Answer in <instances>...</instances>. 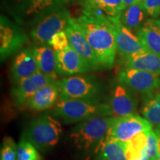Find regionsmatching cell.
Segmentation results:
<instances>
[{"instance_id": "1", "label": "cell", "mask_w": 160, "mask_h": 160, "mask_svg": "<svg viewBox=\"0 0 160 160\" xmlns=\"http://www.w3.org/2000/svg\"><path fill=\"white\" fill-rule=\"evenodd\" d=\"M76 21L85 33L102 68H111L115 62L117 42L111 20L84 8Z\"/></svg>"}, {"instance_id": "2", "label": "cell", "mask_w": 160, "mask_h": 160, "mask_svg": "<svg viewBox=\"0 0 160 160\" xmlns=\"http://www.w3.org/2000/svg\"><path fill=\"white\" fill-rule=\"evenodd\" d=\"M53 114L66 124H72L97 117H112L113 112L108 103H92L59 97Z\"/></svg>"}, {"instance_id": "3", "label": "cell", "mask_w": 160, "mask_h": 160, "mask_svg": "<svg viewBox=\"0 0 160 160\" xmlns=\"http://www.w3.org/2000/svg\"><path fill=\"white\" fill-rule=\"evenodd\" d=\"M64 99H76L92 103H100L105 91V85L93 75H77L60 81Z\"/></svg>"}, {"instance_id": "4", "label": "cell", "mask_w": 160, "mask_h": 160, "mask_svg": "<svg viewBox=\"0 0 160 160\" xmlns=\"http://www.w3.org/2000/svg\"><path fill=\"white\" fill-rule=\"evenodd\" d=\"M117 117H97L82 122L72 128L70 138L80 150L98 147L105 137Z\"/></svg>"}, {"instance_id": "5", "label": "cell", "mask_w": 160, "mask_h": 160, "mask_svg": "<svg viewBox=\"0 0 160 160\" xmlns=\"http://www.w3.org/2000/svg\"><path fill=\"white\" fill-rule=\"evenodd\" d=\"M71 19L65 2L58 4L36 22L30 30V36L37 45L48 44L53 36L65 31Z\"/></svg>"}, {"instance_id": "6", "label": "cell", "mask_w": 160, "mask_h": 160, "mask_svg": "<svg viewBox=\"0 0 160 160\" xmlns=\"http://www.w3.org/2000/svg\"><path fill=\"white\" fill-rule=\"evenodd\" d=\"M62 131L59 120L50 115H43L30 122L22 137L31 142L39 151H45L57 145Z\"/></svg>"}, {"instance_id": "7", "label": "cell", "mask_w": 160, "mask_h": 160, "mask_svg": "<svg viewBox=\"0 0 160 160\" xmlns=\"http://www.w3.org/2000/svg\"><path fill=\"white\" fill-rule=\"evenodd\" d=\"M65 0H4V6L18 25L31 30L46 12Z\"/></svg>"}, {"instance_id": "8", "label": "cell", "mask_w": 160, "mask_h": 160, "mask_svg": "<svg viewBox=\"0 0 160 160\" xmlns=\"http://www.w3.org/2000/svg\"><path fill=\"white\" fill-rule=\"evenodd\" d=\"M28 42V37L21 26L11 21L5 15L0 17V56L5 61Z\"/></svg>"}, {"instance_id": "9", "label": "cell", "mask_w": 160, "mask_h": 160, "mask_svg": "<svg viewBox=\"0 0 160 160\" xmlns=\"http://www.w3.org/2000/svg\"><path fill=\"white\" fill-rule=\"evenodd\" d=\"M117 81L140 93L143 98L153 94L160 88V75L128 68L119 72Z\"/></svg>"}, {"instance_id": "10", "label": "cell", "mask_w": 160, "mask_h": 160, "mask_svg": "<svg viewBox=\"0 0 160 160\" xmlns=\"http://www.w3.org/2000/svg\"><path fill=\"white\" fill-rule=\"evenodd\" d=\"M152 131V125L139 116L132 114L117 117L105 139L126 142L142 132Z\"/></svg>"}, {"instance_id": "11", "label": "cell", "mask_w": 160, "mask_h": 160, "mask_svg": "<svg viewBox=\"0 0 160 160\" xmlns=\"http://www.w3.org/2000/svg\"><path fill=\"white\" fill-rule=\"evenodd\" d=\"M108 104L111 108L113 117H122L135 114L138 99L133 90L117 81L113 85Z\"/></svg>"}, {"instance_id": "12", "label": "cell", "mask_w": 160, "mask_h": 160, "mask_svg": "<svg viewBox=\"0 0 160 160\" xmlns=\"http://www.w3.org/2000/svg\"><path fill=\"white\" fill-rule=\"evenodd\" d=\"M65 31L68 37L70 45L85 60L93 71L102 70L101 65L90 45L85 33L74 19H70Z\"/></svg>"}, {"instance_id": "13", "label": "cell", "mask_w": 160, "mask_h": 160, "mask_svg": "<svg viewBox=\"0 0 160 160\" xmlns=\"http://www.w3.org/2000/svg\"><path fill=\"white\" fill-rule=\"evenodd\" d=\"M56 55L58 75L72 77L93 71L85 60L71 46L63 51L56 52Z\"/></svg>"}, {"instance_id": "14", "label": "cell", "mask_w": 160, "mask_h": 160, "mask_svg": "<svg viewBox=\"0 0 160 160\" xmlns=\"http://www.w3.org/2000/svg\"><path fill=\"white\" fill-rule=\"evenodd\" d=\"M53 80L54 79L48 76L37 72L15 84L11 91L13 100L17 105L24 107L37 91Z\"/></svg>"}, {"instance_id": "15", "label": "cell", "mask_w": 160, "mask_h": 160, "mask_svg": "<svg viewBox=\"0 0 160 160\" xmlns=\"http://www.w3.org/2000/svg\"><path fill=\"white\" fill-rule=\"evenodd\" d=\"M37 59L32 48H25L16 55L10 70L13 85L39 72Z\"/></svg>"}, {"instance_id": "16", "label": "cell", "mask_w": 160, "mask_h": 160, "mask_svg": "<svg viewBox=\"0 0 160 160\" xmlns=\"http://www.w3.org/2000/svg\"><path fill=\"white\" fill-rule=\"evenodd\" d=\"M111 22L115 29L117 52L120 57L125 59L130 56L146 51L137 36L122 25L119 19L111 20Z\"/></svg>"}, {"instance_id": "17", "label": "cell", "mask_w": 160, "mask_h": 160, "mask_svg": "<svg viewBox=\"0 0 160 160\" xmlns=\"http://www.w3.org/2000/svg\"><path fill=\"white\" fill-rule=\"evenodd\" d=\"M60 93V81L54 79L37 91V93L27 102L24 107L35 111H42L50 109L57 103Z\"/></svg>"}, {"instance_id": "18", "label": "cell", "mask_w": 160, "mask_h": 160, "mask_svg": "<svg viewBox=\"0 0 160 160\" xmlns=\"http://www.w3.org/2000/svg\"><path fill=\"white\" fill-rule=\"evenodd\" d=\"M33 54L37 59L39 70L42 73L57 79V55L49 44L37 45L32 48Z\"/></svg>"}, {"instance_id": "19", "label": "cell", "mask_w": 160, "mask_h": 160, "mask_svg": "<svg viewBox=\"0 0 160 160\" xmlns=\"http://www.w3.org/2000/svg\"><path fill=\"white\" fill-rule=\"evenodd\" d=\"M83 5L85 9L110 20L119 19L125 8L123 0H84Z\"/></svg>"}, {"instance_id": "20", "label": "cell", "mask_w": 160, "mask_h": 160, "mask_svg": "<svg viewBox=\"0 0 160 160\" xmlns=\"http://www.w3.org/2000/svg\"><path fill=\"white\" fill-rule=\"evenodd\" d=\"M125 68L160 75V56L149 51H142L126 58Z\"/></svg>"}, {"instance_id": "21", "label": "cell", "mask_w": 160, "mask_h": 160, "mask_svg": "<svg viewBox=\"0 0 160 160\" xmlns=\"http://www.w3.org/2000/svg\"><path fill=\"white\" fill-rule=\"evenodd\" d=\"M148 16L143 2H140L126 7L120 15L119 21L130 31L137 33L148 21Z\"/></svg>"}, {"instance_id": "22", "label": "cell", "mask_w": 160, "mask_h": 160, "mask_svg": "<svg viewBox=\"0 0 160 160\" xmlns=\"http://www.w3.org/2000/svg\"><path fill=\"white\" fill-rule=\"evenodd\" d=\"M146 51L160 56V32L154 19H148L143 27L136 33Z\"/></svg>"}, {"instance_id": "23", "label": "cell", "mask_w": 160, "mask_h": 160, "mask_svg": "<svg viewBox=\"0 0 160 160\" xmlns=\"http://www.w3.org/2000/svg\"><path fill=\"white\" fill-rule=\"evenodd\" d=\"M97 160H128L126 142L105 139L97 148Z\"/></svg>"}, {"instance_id": "24", "label": "cell", "mask_w": 160, "mask_h": 160, "mask_svg": "<svg viewBox=\"0 0 160 160\" xmlns=\"http://www.w3.org/2000/svg\"><path fill=\"white\" fill-rule=\"evenodd\" d=\"M142 114L152 125L160 128V88L144 98Z\"/></svg>"}, {"instance_id": "25", "label": "cell", "mask_w": 160, "mask_h": 160, "mask_svg": "<svg viewBox=\"0 0 160 160\" xmlns=\"http://www.w3.org/2000/svg\"><path fill=\"white\" fill-rule=\"evenodd\" d=\"M148 132H142L130 141L126 142V155L128 160H135L142 157L147 144Z\"/></svg>"}, {"instance_id": "26", "label": "cell", "mask_w": 160, "mask_h": 160, "mask_svg": "<svg viewBox=\"0 0 160 160\" xmlns=\"http://www.w3.org/2000/svg\"><path fill=\"white\" fill-rule=\"evenodd\" d=\"M17 160H42V157L39 150L22 137L17 145Z\"/></svg>"}, {"instance_id": "27", "label": "cell", "mask_w": 160, "mask_h": 160, "mask_svg": "<svg viewBox=\"0 0 160 160\" xmlns=\"http://www.w3.org/2000/svg\"><path fill=\"white\" fill-rule=\"evenodd\" d=\"M17 145L10 137H5L2 141L0 160H17Z\"/></svg>"}, {"instance_id": "28", "label": "cell", "mask_w": 160, "mask_h": 160, "mask_svg": "<svg viewBox=\"0 0 160 160\" xmlns=\"http://www.w3.org/2000/svg\"><path fill=\"white\" fill-rule=\"evenodd\" d=\"M48 44L54 50L55 52L63 51L71 46L68 37L65 31H60L53 36Z\"/></svg>"}, {"instance_id": "29", "label": "cell", "mask_w": 160, "mask_h": 160, "mask_svg": "<svg viewBox=\"0 0 160 160\" xmlns=\"http://www.w3.org/2000/svg\"><path fill=\"white\" fill-rule=\"evenodd\" d=\"M145 154L149 159L158 157V135L156 131H151L148 133Z\"/></svg>"}, {"instance_id": "30", "label": "cell", "mask_w": 160, "mask_h": 160, "mask_svg": "<svg viewBox=\"0 0 160 160\" xmlns=\"http://www.w3.org/2000/svg\"><path fill=\"white\" fill-rule=\"evenodd\" d=\"M144 7L149 16L157 19L160 17V0H144Z\"/></svg>"}, {"instance_id": "31", "label": "cell", "mask_w": 160, "mask_h": 160, "mask_svg": "<svg viewBox=\"0 0 160 160\" xmlns=\"http://www.w3.org/2000/svg\"><path fill=\"white\" fill-rule=\"evenodd\" d=\"M124 1V5H125V8L128 7L130 5H134V4L143 2L144 0H123Z\"/></svg>"}, {"instance_id": "32", "label": "cell", "mask_w": 160, "mask_h": 160, "mask_svg": "<svg viewBox=\"0 0 160 160\" xmlns=\"http://www.w3.org/2000/svg\"><path fill=\"white\" fill-rule=\"evenodd\" d=\"M154 23L156 26H157V29L159 30V31L160 32V19H154Z\"/></svg>"}, {"instance_id": "33", "label": "cell", "mask_w": 160, "mask_h": 160, "mask_svg": "<svg viewBox=\"0 0 160 160\" xmlns=\"http://www.w3.org/2000/svg\"><path fill=\"white\" fill-rule=\"evenodd\" d=\"M135 160H149V159H148V157L147 156H146V154H145V153H144L142 157H141L140 158H139V159H135Z\"/></svg>"}, {"instance_id": "34", "label": "cell", "mask_w": 160, "mask_h": 160, "mask_svg": "<svg viewBox=\"0 0 160 160\" xmlns=\"http://www.w3.org/2000/svg\"><path fill=\"white\" fill-rule=\"evenodd\" d=\"M149 160H160V159L159 157H155V158H153V159H150Z\"/></svg>"}, {"instance_id": "35", "label": "cell", "mask_w": 160, "mask_h": 160, "mask_svg": "<svg viewBox=\"0 0 160 160\" xmlns=\"http://www.w3.org/2000/svg\"><path fill=\"white\" fill-rule=\"evenodd\" d=\"M158 157H159V159H160V154H159V155H158Z\"/></svg>"}, {"instance_id": "36", "label": "cell", "mask_w": 160, "mask_h": 160, "mask_svg": "<svg viewBox=\"0 0 160 160\" xmlns=\"http://www.w3.org/2000/svg\"><path fill=\"white\" fill-rule=\"evenodd\" d=\"M157 130H158V131H160V128H157Z\"/></svg>"}, {"instance_id": "37", "label": "cell", "mask_w": 160, "mask_h": 160, "mask_svg": "<svg viewBox=\"0 0 160 160\" xmlns=\"http://www.w3.org/2000/svg\"><path fill=\"white\" fill-rule=\"evenodd\" d=\"M68 2V0H65V2Z\"/></svg>"}]
</instances>
